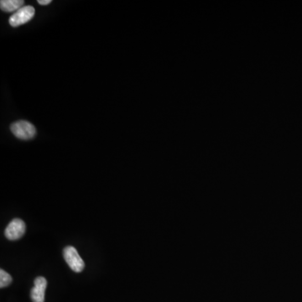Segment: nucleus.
I'll list each match as a JSON object with an SVG mask.
<instances>
[{"instance_id": "f257e3e1", "label": "nucleus", "mask_w": 302, "mask_h": 302, "mask_svg": "<svg viewBox=\"0 0 302 302\" xmlns=\"http://www.w3.org/2000/svg\"><path fill=\"white\" fill-rule=\"evenodd\" d=\"M11 132L18 139L29 141L36 135V129L30 122L19 120L11 124Z\"/></svg>"}, {"instance_id": "f03ea898", "label": "nucleus", "mask_w": 302, "mask_h": 302, "mask_svg": "<svg viewBox=\"0 0 302 302\" xmlns=\"http://www.w3.org/2000/svg\"><path fill=\"white\" fill-rule=\"evenodd\" d=\"M63 257L69 267L76 273H80L85 268L83 259L79 255L78 252L73 246H68L63 250Z\"/></svg>"}, {"instance_id": "7ed1b4c3", "label": "nucleus", "mask_w": 302, "mask_h": 302, "mask_svg": "<svg viewBox=\"0 0 302 302\" xmlns=\"http://www.w3.org/2000/svg\"><path fill=\"white\" fill-rule=\"evenodd\" d=\"M35 8L32 6H24L11 15L8 22L12 27H18L19 25L26 24L27 22L31 20L35 15Z\"/></svg>"}, {"instance_id": "20e7f679", "label": "nucleus", "mask_w": 302, "mask_h": 302, "mask_svg": "<svg viewBox=\"0 0 302 302\" xmlns=\"http://www.w3.org/2000/svg\"><path fill=\"white\" fill-rule=\"evenodd\" d=\"M25 230L26 226L24 222L21 219H14L8 224L4 234L8 240H18L24 236Z\"/></svg>"}, {"instance_id": "39448f33", "label": "nucleus", "mask_w": 302, "mask_h": 302, "mask_svg": "<svg viewBox=\"0 0 302 302\" xmlns=\"http://www.w3.org/2000/svg\"><path fill=\"white\" fill-rule=\"evenodd\" d=\"M47 281L44 277H37L35 280V286L30 292V297L33 302H45V292H46Z\"/></svg>"}, {"instance_id": "423d86ee", "label": "nucleus", "mask_w": 302, "mask_h": 302, "mask_svg": "<svg viewBox=\"0 0 302 302\" xmlns=\"http://www.w3.org/2000/svg\"><path fill=\"white\" fill-rule=\"evenodd\" d=\"M24 2L23 0H1L0 8L4 12H14L18 11L19 8L24 7Z\"/></svg>"}, {"instance_id": "0eeeda50", "label": "nucleus", "mask_w": 302, "mask_h": 302, "mask_svg": "<svg viewBox=\"0 0 302 302\" xmlns=\"http://www.w3.org/2000/svg\"><path fill=\"white\" fill-rule=\"evenodd\" d=\"M12 283V277L5 270H0V288H4Z\"/></svg>"}, {"instance_id": "6e6552de", "label": "nucleus", "mask_w": 302, "mask_h": 302, "mask_svg": "<svg viewBox=\"0 0 302 302\" xmlns=\"http://www.w3.org/2000/svg\"><path fill=\"white\" fill-rule=\"evenodd\" d=\"M51 3H52V0H38V3H40L41 5H47Z\"/></svg>"}]
</instances>
